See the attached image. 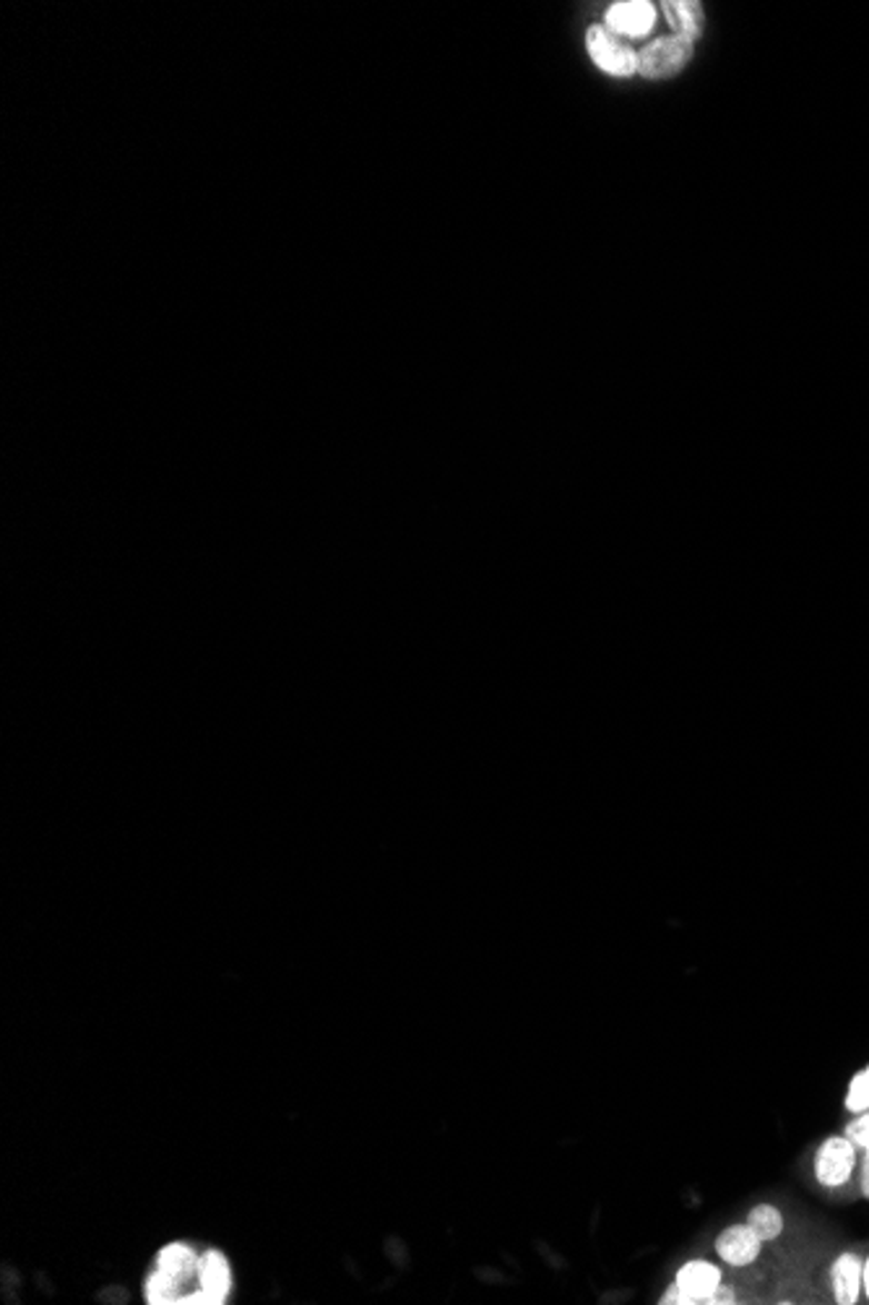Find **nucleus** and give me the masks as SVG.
<instances>
[{"mask_svg":"<svg viewBox=\"0 0 869 1305\" xmlns=\"http://www.w3.org/2000/svg\"><path fill=\"white\" fill-rule=\"evenodd\" d=\"M763 1251L766 1241L747 1225V1219L745 1223L727 1225L713 1241L716 1258L723 1266H729V1269H750V1266L763 1258Z\"/></svg>","mask_w":869,"mask_h":1305,"instance_id":"4","label":"nucleus"},{"mask_svg":"<svg viewBox=\"0 0 869 1305\" xmlns=\"http://www.w3.org/2000/svg\"><path fill=\"white\" fill-rule=\"evenodd\" d=\"M843 1134L857 1144L859 1152L869 1147V1110L859 1115H849V1123L843 1126Z\"/></svg>","mask_w":869,"mask_h":1305,"instance_id":"14","label":"nucleus"},{"mask_svg":"<svg viewBox=\"0 0 869 1305\" xmlns=\"http://www.w3.org/2000/svg\"><path fill=\"white\" fill-rule=\"evenodd\" d=\"M861 1293H865V1301L869 1303V1251L865 1254V1269H861Z\"/></svg>","mask_w":869,"mask_h":1305,"instance_id":"19","label":"nucleus"},{"mask_svg":"<svg viewBox=\"0 0 869 1305\" xmlns=\"http://www.w3.org/2000/svg\"><path fill=\"white\" fill-rule=\"evenodd\" d=\"M861 1269H865V1254L857 1248H846L828 1266V1293L836 1305H857L865 1301L861 1293Z\"/></svg>","mask_w":869,"mask_h":1305,"instance_id":"6","label":"nucleus"},{"mask_svg":"<svg viewBox=\"0 0 869 1305\" xmlns=\"http://www.w3.org/2000/svg\"><path fill=\"white\" fill-rule=\"evenodd\" d=\"M0 1295H3L6 1303H17L21 1297V1277L13 1266L0 1269Z\"/></svg>","mask_w":869,"mask_h":1305,"instance_id":"15","label":"nucleus"},{"mask_svg":"<svg viewBox=\"0 0 869 1305\" xmlns=\"http://www.w3.org/2000/svg\"><path fill=\"white\" fill-rule=\"evenodd\" d=\"M843 1110L859 1115L869 1110V1064L851 1076L843 1092Z\"/></svg>","mask_w":869,"mask_h":1305,"instance_id":"13","label":"nucleus"},{"mask_svg":"<svg viewBox=\"0 0 869 1305\" xmlns=\"http://www.w3.org/2000/svg\"><path fill=\"white\" fill-rule=\"evenodd\" d=\"M147 1303L151 1305H180L182 1297L188 1295V1289L180 1285L178 1279L170 1277V1274L154 1269L149 1274L147 1279Z\"/></svg>","mask_w":869,"mask_h":1305,"instance_id":"12","label":"nucleus"},{"mask_svg":"<svg viewBox=\"0 0 869 1305\" xmlns=\"http://www.w3.org/2000/svg\"><path fill=\"white\" fill-rule=\"evenodd\" d=\"M198 1262H201V1256H198L196 1251L188 1246V1243H180V1241L170 1243V1246H164L157 1254V1269L178 1279L180 1285L188 1289V1293H190V1282H198Z\"/></svg>","mask_w":869,"mask_h":1305,"instance_id":"9","label":"nucleus"},{"mask_svg":"<svg viewBox=\"0 0 869 1305\" xmlns=\"http://www.w3.org/2000/svg\"><path fill=\"white\" fill-rule=\"evenodd\" d=\"M661 13L667 17L677 37H685V40L692 42L703 32V6L696 3V0H667V3H661Z\"/></svg>","mask_w":869,"mask_h":1305,"instance_id":"10","label":"nucleus"},{"mask_svg":"<svg viewBox=\"0 0 869 1305\" xmlns=\"http://www.w3.org/2000/svg\"><path fill=\"white\" fill-rule=\"evenodd\" d=\"M198 1287L209 1295L211 1305H219L227 1301L232 1289V1272L227 1264L224 1254L219 1251H203L201 1262H198Z\"/></svg>","mask_w":869,"mask_h":1305,"instance_id":"8","label":"nucleus"},{"mask_svg":"<svg viewBox=\"0 0 869 1305\" xmlns=\"http://www.w3.org/2000/svg\"><path fill=\"white\" fill-rule=\"evenodd\" d=\"M859 1163L861 1152L843 1130L841 1134H828L812 1149L810 1178L822 1194H846L853 1186L859 1188Z\"/></svg>","mask_w":869,"mask_h":1305,"instance_id":"1","label":"nucleus"},{"mask_svg":"<svg viewBox=\"0 0 869 1305\" xmlns=\"http://www.w3.org/2000/svg\"><path fill=\"white\" fill-rule=\"evenodd\" d=\"M659 1303H661V1305H690V1303H688V1295H685L682 1289L675 1285V1282H672V1285H669V1287L665 1289V1293L659 1295Z\"/></svg>","mask_w":869,"mask_h":1305,"instance_id":"18","label":"nucleus"},{"mask_svg":"<svg viewBox=\"0 0 869 1305\" xmlns=\"http://www.w3.org/2000/svg\"><path fill=\"white\" fill-rule=\"evenodd\" d=\"M747 1225L752 1227L755 1233L760 1235L766 1243H776L783 1238V1233H787V1214H783L779 1206L771 1204V1202H760L755 1204L750 1212H747Z\"/></svg>","mask_w":869,"mask_h":1305,"instance_id":"11","label":"nucleus"},{"mask_svg":"<svg viewBox=\"0 0 869 1305\" xmlns=\"http://www.w3.org/2000/svg\"><path fill=\"white\" fill-rule=\"evenodd\" d=\"M735 1303H739L737 1289L727 1285V1282H723V1285L711 1295V1301H708V1305H735Z\"/></svg>","mask_w":869,"mask_h":1305,"instance_id":"17","label":"nucleus"},{"mask_svg":"<svg viewBox=\"0 0 869 1305\" xmlns=\"http://www.w3.org/2000/svg\"><path fill=\"white\" fill-rule=\"evenodd\" d=\"M97 1301L104 1303V1305H126L128 1301H131V1293H128V1289L120 1287V1285H110V1287L99 1289Z\"/></svg>","mask_w":869,"mask_h":1305,"instance_id":"16","label":"nucleus"},{"mask_svg":"<svg viewBox=\"0 0 869 1305\" xmlns=\"http://www.w3.org/2000/svg\"><path fill=\"white\" fill-rule=\"evenodd\" d=\"M657 21V9L648 0H625L609 6L605 27L620 37H646Z\"/></svg>","mask_w":869,"mask_h":1305,"instance_id":"7","label":"nucleus"},{"mask_svg":"<svg viewBox=\"0 0 869 1305\" xmlns=\"http://www.w3.org/2000/svg\"><path fill=\"white\" fill-rule=\"evenodd\" d=\"M672 1282L688 1295L690 1305H708L711 1295L723 1285V1264L706 1256H692L677 1266Z\"/></svg>","mask_w":869,"mask_h":1305,"instance_id":"5","label":"nucleus"},{"mask_svg":"<svg viewBox=\"0 0 869 1305\" xmlns=\"http://www.w3.org/2000/svg\"><path fill=\"white\" fill-rule=\"evenodd\" d=\"M34 1282H37V1285H40V1287H42V1289H44V1293H56V1287H52V1285H50V1277H48V1274H44V1272H40V1274H37V1277H34Z\"/></svg>","mask_w":869,"mask_h":1305,"instance_id":"20","label":"nucleus"},{"mask_svg":"<svg viewBox=\"0 0 869 1305\" xmlns=\"http://www.w3.org/2000/svg\"><path fill=\"white\" fill-rule=\"evenodd\" d=\"M586 48L593 63L609 76L638 73V52L632 44L607 27H591L586 34Z\"/></svg>","mask_w":869,"mask_h":1305,"instance_id":"2","label":"nucleus"},{"mask_svg":"<svg viewBox=\"0 0 869 1305\" xmlns=\"http://www.w3.org/2000/svg\"><path fill=\"white\" fill-rule=\"evenodd\" d=\"M692 42L685 37H661V40L646 44L638 56V73L646 79H672L690 63Z\"/></svg>","mask_w":869,"mask_h":1305,"instance_id":"3","label":"nucleus"}]
</instances>
